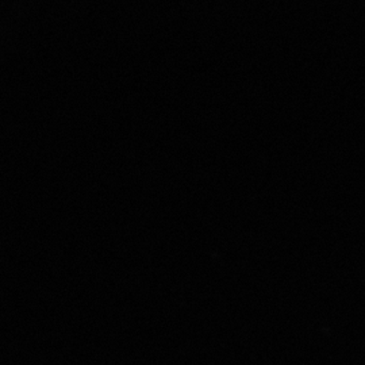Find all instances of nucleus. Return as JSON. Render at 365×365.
I'll list each match as a JSON object with an SVG mask.
<instances>
[]
</instances>
